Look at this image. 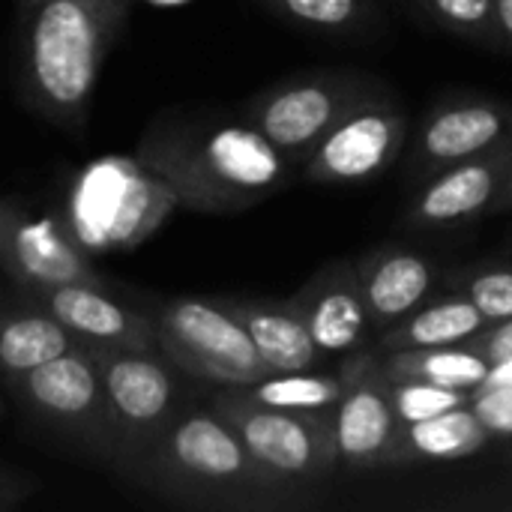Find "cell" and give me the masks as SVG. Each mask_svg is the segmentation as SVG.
<instances>
[{
    "label": "cell",
    "instance_id": "1",
    "mask_svg": "<svg viewBox=\"0 0 512 512\" xmlns=\"http://www.w3.org/2000/svg\"><path fill=\"white\" fill-rule=\"evenodd\" d=\"M135 156L195 213H240L282 192L300 168L240 117H165L138 141Z\"/></svg>",
    "mask_w": 512,
    "mask_h": 512
},
{
    "label": "cell",
    "instance_id": "2",
    "mask_svg": "<svg viewBox=\"0 0 512 512\" xmlns=\"http://www.w3.org/2000/svg\"><path fill=\"white\" fill-rule=\"evenodd\" d=\"M126 480L150 498L195 510L285 512L312 504V489L270 474L207 402L186 405Z\"/></svg>",
    "mask_w": 512,
    "mask_h": 512
},
{
    "label": "cell",
    "instance_id": "3",
    "mask_svg": "<svg viewBox=\"0 0 512 512\" xmlns=\"http://www.w3.org/2000/svg\"><path fill=\"white\" fill-rule=\"evenodd\" d=\"M132 0H24L21 93L51 123L78 129Z\"/></svg>",
    "mask_w": 512,
    "mask_h": 512
},
{
    "label": "cell",
    "instance_id": "4",
    "mask_svg": "<svg viewBox=\"0 0 512 512\" xmlns=\"http://www.w3.org/2000/svg\"><path fill=\"white\" fill-rule=\"evenodd\" d=\"M174 207L171 186L138 156H102L72 177L63 222L87 255H111L153 237Z\"/></svg>",
    "mask_w": 512,
    "mask_h": 512
},
{
    "label": "cell",
    "instance_id": "5",
    "mask_svg": "<svg viewBox=\"0 0 512 512\" xmlns=\"http://www.w3.org/2000/svg\"><path fill=\"white\" fill-rule=\"evenodd\" d=\"M102 372L111 462L123 480L150 453L174 417L189 405L180 387V372L159 348H93Z\"/></svg>",
    "mask_w": 512,
    "mask_h": 512
},
{
    "label": "cell",
    "instance_id": "6",
    "mask_svg": "<svg viewBox=\"0 0 512 512\" xmlns=\"http://www.w3.org/2000/svg\"><path fill=\"white\" fill-rule=\"evenodd\" d=\"M207 405L276 477L315 489L339 468L333 411H291L255 402L243 387H216Z\"/></svg>",
    "mask_w": 512,
    "mask_h": 512
},
{
    "label": "cell",
    "instance_id": "7",
    "mask_svg": "<svg viewBox=\"0 0 512 512\" xmlns=\"http://www.w3.org/2000/svg\"><path fill=\"white\" fill-rule=\"evenodd\" d=\"M150 315L156 345L180 375L213 387H249L270 375L246 327L222 297H168Z\"/></svg>",
    "mask_w": 512,
    "mask_h": 512
},
{
    "label": "cell",
    "instance_id": "8",
    "mask_svg": "<svg viewBox=\"0 0 512 512\" xmlns=\"http://www.w3.org/2000/svg\"><path fill=\"white\" fill-rule=\"evenodd\" d=\"M3 384L30 420L60 435L93 462H111L105 387L90 345L66 351L27 372L3 375Z\"/></svg>",
    "mask_w": 512,
    "mask_h": 512
},
{
    "label": "cell",
    "instance_id": "9",
    "mask_svg": "<svg viewBox=\"0 0 512 512\" xmlns=\"http://www.w3.org/2000/svg\"><path fill=\"white\" fill-rule=\"evenodd\" d=\"M378 87L363 72H303L255 93L243 117L300 168L333 123Z\"/></svg>",
    "mask_w": 512,
    "mask_h": 512
},
{
    "label": "cell",
    "instance_id": "10",
    "mask_svg": "<svg viewBox=\"0 0 512 512\" xmlns=\"http://www.w3.org/2000/svg\"><path fill=\"white\" fill-rule=\"evenodd\" d=\"M408 132V111L378 87L333 123L300 165V177L315 186L372 183L402 156Z\"/></svg>",
    "mask_w": 512,
    "mask_h": 512
},
{
    "label": "cell",
    "instance_id": "11",
    "mask_svg": "<svg viewBox=\"0 0 512 512\" xmlns=\"http://www.w3.org/2000/svg\"><path fill=\"white\" fill-rule=\"evenodd\" d=\"M342 396L333 408L339 468L348 471H384L402 429L393 405L390 378L384 375L381 354L357 348L339 363Z\"/></svg>",
    "mask_w": 512,
    "mask_h": 512
},
{
    "label": "cell",
    "instance_id": "12",
    "mask_svg": "<svg viewBox=\"0 0 512 512\" xmlns=\"http://www.w3.org/2000/svg\"><path fill=\"white\" fill-rule=\"evenodd\" d=\"M0 264L18 288L105 282L69 234L63 213H33L15 201L0 204Z\"/></svg>",
    "mask_w": 512,
    "mask_h": 512
},
{
    "label": "cell",
    "instance_id": "13",
    "mask_svg": "<svg viewBox=\"0 0 512 512\" xmlns=\"http://www.w3.org/2000/svg\"><path fill=\"white\" fill-rule=\"evenodd\" d=\"M512 138V105L486 96L438 102L414 135L408 156L411 177L423 180L456 162L483 156Z\"/></svg>",
    "mask_w": 512,
    "mask_h": 512
},
{
    "label": "cell",
    "instance_id": "14",
    "mask_svg": "<svg viewBox=\"0 0 512 512\" xmlns=\"http://www.w3.org/2000/svg\"><path fill=\"white\" fill-rule=\"evenodd\" d=\"M18 294L90 348H159L153 315L114 297L105 282L18 288Z\"/></svg>",
    "mask_w": 512,
    "mask_h": 512
},
{
    "label": "cell",
    "instance_id": "15",
    "mask_svg": "<svg viewBox=\"0 0 512 512\" xmlns=\"http://www.w3.org/2000/svg\"><path fill=\"white\" fill-rule=\"evenodd\" d=\"M512 138L501 147L441 168L420 180L417 195L405 210V228L411 231H453L492 216Z\"/></svg>",
    "mask_w": 512,
    "mask_h": 512
},
{
    "label": "cell",
    "instance_id": "16",
    "mask_svg": "<svg viewBox=\"0 0 512 512\" xmlns=\"http://www.w3.org/2000/svg\"><path fill=\"white\" fill-rule=\"evenodd\" d=\"M288 300L297 306L315 345L327 357H345L357 348H366L372 324L354 261L336 258L318 267Z\"/></svg>",
    "mask_w": 512,
    "mask_h": 512
},
{
    "label": "cell",
    "instance_id": "17",
    "mask_svg": "<svg viewBox=\"0 0 512 512\" xmlns=\"http://www.w3.org/2000/svg\"><path fill=\"white\" fill-rule=\"evenodd\" d=\"M357 282L375 333L390 330L432 297L438 270L429 255L405 243H381L357 261Z\"/></svg>",
    "mask_w": 512,
    "mask_h": 512
},
{
    "label": "cell",
    "instance_id": "18",
    "mask_svg": "<svg viewBox=\"0 0 512 512\" xmlns=\"http://www.w3.org/2000/svg\"><path fill=\"white\" fill-rule=\"evenodd\" d=\"M222 303L237 315V321L246 327L261 363L270 375L282 372H306V369H324L330 360L312 339L306 321L300 318L297 306L285 300L270 297H222Z\"/></svg>",
    "mask_w": 512,
    "mask_h": 512
},
{
    "label": "cell",
    "instance_id": "19",
    "mask_svg": "<svg viewBox=\"0 0 512 512\" xmlns=\"http://www.w3.org/2000/svg\"><path fill=\"white\" fill-rule=\"evenodd\" d=\"M492 441L489 429L471 411V405H459L441 411L435 417L405 423L399 429L390 468H414L432 462H459L474 456Z\"/></svg>",
    "mask_w": 512,
    "mask_h": 512
},
{
    "label": "cell",
    "instance_id": "20",
    "mask_svg": "<svg viewBox=\"0 0 512 512\" xmlns=\"http://www.w3.org/2000/svg\"><path fill=\"white\" fill-rule=\"evenodd\" d=\"M489 321L480 315V309L462 297L459 291L429 297L423 306H417L408 318L393 324L381 333V354L393 351H414V348H444V345H465L471 336H477Z\"/></svg>",
    "mask_w": 512,
    "mask_h": 512
},
{
    "label": "cell",
    "instance_id": "21",
    "mask_svg": "<svg viewBox=\"0 0 512 512\" xmlns=\"http://www.w3.org/2000/svg\"><path fill=\"white\" fill-rule=\"evenodd\" d=\"M81 345V339L24 297L18 303H0V378L27 372Z\"/></svg>",
    "mask_w": 512,
    "mask_h": 512
},
{
    "label": "cell",
    "instance_id": "22",
    "mask_svg": "<svg viewBox=\"0 0 512 512\" xmlns=\"http://www.w3.org/2000/svg\"><path fill=\"white\" fill-rule=\"evenodd\" d=\"M381 366L390 381H426L474 393L486 381L492 363L468 345H444L381 354Z\"/></svg>",
    "mask_w": 512,
    "mask_h": 512
},
{
    "label": "cell",
    "instance_id": "23",
    "mask_svg": "<svg viewBox=\"0 0 512 512\" xmlns=\"http://www.w3.org/2000/svg\"><path fill=\"white\" fill-rule=\"evenodd\" d=\"M294 27L324 36H360L381 18L378 0H261Z\"/></svg>",
    "mask_w": 512,
    "mask_h": 512
},
{
    "label": "cell",
    "instance_id": "24",
    "mask_svg": "<svg viewBox=\"0 0 512 512\" xmlns=\"http://www.w3.org/2000/svg\"><path fill=\"white\" fill-rule=\"evenodd\" d=\"M255 402L291 411H333L342 396V372L306 369V372H282L267 375L249 387H243Z\"/></svg>",
    "mask_w": 512,
    "mask_h": 512
},
{
    "label": "cell",
    "instance_id": "25",
    "mask_svg": "<svg viewBox=\"0 0 512 512\" xmlns=\"http://www.w3.org/2000/svg\"><path fill=\"white\" fill-rule=\"evenodd\" d=\"M447 288L468 297L492 321L512 318V261H477L447 273Z\"/></svg>",
    "mask_w": 512,
    "mask_h": 512
},
{
    "label": "cell",
    "instance_id": "26",
    "mask_svg": "<svg viewBox=\"0 0 512 512\" xmlns=\"http://www.w3.org/2000/svg\"><path fill=\"white\" fill-rule=\"evenodd\" d=\"M420 9L453 36L504 51L498 27V0H420Z\"/></svg>",
    "mask_w": 512,
    "mask_h": 512
},
{
    "label": "cell",
    "instance_id": "27",
    "mask_svg": "<svg viewBox=\"0 0 512 512\" xmlns=\"http://www.w3.org/2000/svg\"><path fill=\"white\" fill-rule=\"evenodd\" d=\"M390 390H393V405H396L402 426L468 405L474 396L471 390H456V387H441V384H426V381H390Z\"/></svg>",
    "mask_w": 512,
    "mask_h": 512
},
{
    "label": "cell",
    "instance_id": "28",
    "mask_svg": "<svg viewBox=\"0 0 512 512\" xmlns=\"http://www.w3.org/2000/svg\"><path fill=\"white\" fill-rule=\"evenodd\" d=\"M468 405L492 438H512V387H477Z\"/></svg>",
    "mask_w": 512,
    "mask_h": 512
},
{
    "label": "cell",
    "instance_id": "29",
    "mask_svg": "<svg viewBox=\"0 0 512 512\" xmlns=\"http://www.w3.org/2000/svg\"><path fill=\"white\" fill-rule=\"evenodd\" d=\"M465 345H468L471 351H477L480 357H486L489 363L512 360V318L486 324V327H483L477 336H471Z\"/></svg>",
    "mask_w": 512,
    "mask_h": 512
},
{
    "label": "cell",
    "instance_id": "30",
    "mask_svg": "<svg viewBox=\"0 0 512 512\" xmlns=\"http://www.w3.org/2000/svg\"><path fill=\"white\" fill-rule=\"evenodd\" d=\"M36 492H39V483L30 474L12 471V468H0V512L24 504Z\"/></svg>",
    "mask_w": 512,
    "mask_h": 512
},
{
    "label": "cell",
    "instance_id": "31",
    "mask_svg": "<svg viewBox=\"0 0 512 512\" xmlns=\"http://www.w3.org/2000/svg\"><path fill=\"white\" fill-rule=\"evenodd\" d=\"M498 213H512V147L507 156V168H504V180H501V189H498V198L492 207V216H498Z\"/></svg>",
    "mask_w": 512,
    "mask_h": 512
},
{
    "label": "cell",
    "instance_id": "32",
    "mask_svg": "<svg viewBox=\"0 0 512 512\" xmlns=\"http://www.w3.org/2000/svg\"><path fill=\"white\" fill-rule=\"evenodd\" d=\"M480 387H512V360H501L489 366V375Z\"/></svg>",
    "mask_w": 512,
    "mask_h": 512
},
{
    "label": "cell",
    "instance_id": "33",
    "mask_svg": "<svg viewBox=\"0 0 512 512\" xmlns=\"http://www.w3.org/2000/svg\"><path fill=\"white\" fill-rule=\"evenodd\" d=\"M498 27H501L504 51L512 54V0H498Z\"/></svg>",
    "mask_w": 512,
    "mask_h": 512
},
{
    "label": "cell",
    "instance_id": "34",
    "mask_svg": "<svg viewBox=\"0 0 512 512\" xmlns=\"http://www.w3.org/2000/svg\"><path fill=\"white\" fill-rule=\"evenodd\" d=\"M144 6H153V9H177V6H186L192 0H141Z\"/></svg>",
    "mask_w": 512,
    "mask_h": 512
},
{
    "label": "cell",
    "instance_id": "35",
    "mask_svg": "<svg viewBox=\"0 0 512 512\" xmlns=\"http://www.w3.org/2000/svg\"><path fill=\"white\" fill-rule=\"evenodd\" d=\"M3 411H6V408H3V399H0V417H3Z\"/></svg>",
    "mask_w": 512,
    "mask_h": 512
},
{
    "label": "cell",
    "instance_id": "36",
    "mask_svg": "<svg viewBox=\"0 0 512 512\" xmlns=\"http://www.w3.org/2000/svg\"><path fill=\"white\" fill-rule=\"evenodd\" d=\"M21 3H24V0H21Z\"/></svg>",
    "mask_w": 512,
    "mask_h": 512
}]
</instances>
